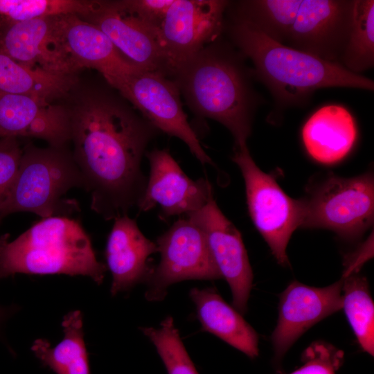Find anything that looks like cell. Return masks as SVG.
I'll return each instance as SVG.
<instances>
[{"label":"cell","mask_w":374,"mask_h":374,"mask_svg":"<svg viewBox=\"0 0 374 374\" xmlns=\"http://www.w3.org/2000/svg\"><path fill=\"white\" fill-rule=\"evenodd\" d=\"M129 6L157 29L174 0H126Z\"/></svg>","instance_id":"cell-31"},{"label":"cell","mask_w":374,"mask_h":374,"mask_svg":"<svg viewBox=\"0 0 374 374\" xmlns=\"http://www.w3.org/2000/svg\"><path fill=\"white\" fill-rule=\"evenodd\" d=\"M83 19L98 27L128 60L145 71L170 77L157 29L123 1H94Z\"/></svg>","instance_id":"cell-11"},{"label":"cell","mask_w":374,"mask_h":374,"mask_svg":"<svg viewBox=\"0 0 374 374\" xmlns=\"http://www.w3.org/2000/svg\"><path fill=\"white\" fill-rule=\"evenodd\" d=\"M75 83V75L33 69L0 52V93L51 100L67 95Z\"/></svg>","instance_id":"cell-23"},{"label":"cell","mask_w":374,"mask_h":374,"mask_svg":"<svg viewBox=\"0 0 374 374\" xmlns=\"http://www.w3.org/2000/svg\"><path fill=\"white\" fill-rule=\"evenodd\" d=\"M57 24L64 47L78 70L96 69L114 87L141 69L122 55L98 27L80 16L57 17Z\"/></svg>","instance_id":"cell-18"},{"label":"cell","mask_w":374,"mask_h":374,"mask_svg":"<svg viewBox=\"0 0 374 374\" xmlns=\"http://www.w3.org/2000/svg\"><path fill=\"white\" fill-rule=\"evenodd\" d=\"M6 23L0 52L33 69L71 75L78 71L63 44L57 17Z\"/></svg>","instance_id":"cell-15"},{"label":"cell","mask_w":374,"mask_h":374,"mask_svg":"<svg viewBox=\"0 0 374 374\" xmlns=\"http://www.w3.org/2000/svg\"><path fill=\"white\" fill-rule=\"evenodd\" d=\"M106 269L88 234L69 216L42 218L12 241L0 236V280L16 274L81 275L100 285Z\"/></svg>","instance_id":"cell-4"},{"label":"cell","mask_w":374,"mask_h":374,"mask_svg":"<svg viewBox=\"0 0 374 374\" xmlns=\"http://www.w3.org/2000/svg\"><path fill=\"white\" fill-rule=\"evenodd\" d=\"M229 2L174 0L157 26L159 41L170 66V77L176 65L220 36Z\"/></svg>","instance_id":"cell-10"},{"label":"cell","mask_w":374,"mask_h":374,"mask_svg":"<svg viewBox=\"0 0 374 374\" xmlns=\"http://www.w3.org/2000/svg\"><path fill=\"white\" fill-rule=\"evenodd\" d=\"M113 88L158 130L184 142L202 164H212L188 121L180 91L171 78L157 71L139 69L121 79Z\"/></svg>","instance_id":"cell-9"},{"label":"cell","mask_w":374,"mask_h":374,"mask_svg":"<svg viewBox=\"0 0 374 374\" xmlns=\"http://www.w3.org/2000/svg\"><path fill=\"white\" fill-rule=\"evenodd\" d=\"M21 154L17 138H0V205L16 177Z\"/></svg>","instance_id":"cell-30"},{"label":"cell","mask_w":374,"mask_h":374,"mask_svg":"<svg viewBox=\"0 0 374 374\" xmlns=\"http://www.w3.org/2000/svg\"><path fill=\"white\" fill-rule=\"evenodd\" d=\"M62 326L64 337L60 343L52 347L47 339H37L32 351L43 366L55 374H91L82 312L74 310L66 314Z\"/></svg>","instance_id":"cell-22"},{"label":"cell","mask_w":374,"mask_h":374,"mask_svg":"<svg viewBox=\"0 0 374 374\" xmlns=\"http://www.w3.org/2000/svg\"><path fill=\"white\" fill-rule=\"evenodd\" d=\"M84 181L72 151L65 147L22 148L18 171L0 205V220L17 212L42 218L69 216L78 211L74 199L63 197L72 188H84Z\"/></svg>","instance_id":"cell-5"},{"label":"cell","mask_w":374,"mask_h":374,"mask_svg":"<svg viewBox=\"0 0 374 374\" xmlns=\"http://www.w3.org/2000/svg\"><path fill=\"white\" fill-rule=\"evenodd\" d=\"M219 37L176 65L170 78L196 114L230 131L236 147L247 144L260 100L242 55Z\"/></svg>","instance_id":"cell-3"},{"label":"cell","mask_w":374,"mask_h":374,"mask_svg":"<svg viewBox=\"0 0 374 374\" xmlns=\"http://www.w3.org/2000/svg\"><path fill=\"white\" fill-rule=\"evenodd\" d=\"M141 330L156 347L168 374H199L171 317H166L159 328Z\"/></svg>","instance_id":"cell-28"},{"label":"cell","mask_w":374,"mask_h":374,"mask_svg":"<svg viewBox=\"0 0 374 374\" xmlns=\"http://www.w3.org/2000/svg\"><path fill=\"white\" fill-rule=\"evenodd\" d=\"M342 308L362 349L373 356L374 305L366 279L355 272L342 278Z\"/></svg>","instance_id":"cell-26"},{"label":"cell","mask_w":374,"mask_h":374,"mask_svg":"<svg viewBox=\"0 0 374 374\" xmlns=\"http://www.w3.org/2000/svg\"><path fill=\"white\" fill-rule=\"evenodd\" d=\"M114 220L105 249L107 265L112 276V296L146 280L150 273L148 258L157 252L156 243L143 234L134 220L124 215Z\"/></svg>","instance_id":"cell-19"},{"label":"cell","mask_w":374,"mask_h":374,"mask_svg":"<svg viewBox=\"0 0 374 374\" xmlns=\"http://www.w3.org/2000/svg\"><path fill=\"white\" fill-rule=\"evenodd\" d=\"M68 109L72 154L91 208L106 220L127 215L145 190L141 161L158 130L106 89L79 96Z\"/></svg>","instance_id":"cell-1"},{"label":"cell","mask_w":374,"mask_h":374,"mask_svg":"<svg viewBox=\"0 0 374 374\" xmlns=\"http://www.w3.org/2000/svg\"><path fill=\"white\" fill-rule=\"evenodd\" d=\"M301 3V0L240 1L232 8L229 4L226 10L248 21L270 39L283 44Z\"/></svg>","instance_id":"cell-24"},{"label":"cell","mask_w":374,"mask_h":374,"mask_svg":"<svg viewBox=\"0 0 374 374\" xmlns=\"http://www.w3.org/2000/svg\"><path fill=\"white\" fill-rule=\"evenodd\" d=\"M357 128L349 111L338 105L317 109L302 129V139L310 156L324 164L337 163L352 149Z\"/></svg>","instance_id":"cell-20"},{"label":"cell","mask_w":374,"mask_h":374,"mask_svg":"<svg viewBox=\"0 0 374 374\" xmlns=\"http://www.w3.org/2000/svg\"><path fill=\"white\" fill-rule=\"evenodd\" d=\"M93 5L94 1L82 0H0V16L9 22L68 15L83 18Z\"/></svg>","instance_id":"cell-27"},{"label":"cell","mask_w":374,"mask_h":374,"mask_svg":"<svg viewBox=\"0 0 374 374\" xmlns=\"http://www.w3.org/2000/svg\"><path fill=\"white\" fill-rule=\"evenodd\" d=\"M155 243L161 260L146 279L148 300L163 299L167 288L179 281L222 277L205 233L188 217L174 222Z\"/></svg>","instance_id":"cell-8"},{"label":"cell","mask_w":374,"mask_h":374,"mask_svg":"<svg viewBox=\"0 0 374 374\" xmlns=\"http://www.w3.org/2000/svg\"><path fill=\"white\" fill-rule=\"evenodd\" d=\"M150 167L145 190L136 206L145 212L157 205L161 215L189 214L203 207L213 196L205 179L193 180L166 149H154L146 154Z\"/></svg>","instance_id":"cell-14"},{"label":"cell","mask_w":374,"mask_h":374,"mask_svg":"<svg viewBox=\"0 0 374 374\" xmlns=\"http://www.w3.org/2000/svg\"><path fill=\"white\" fill-rule=\"evenodd\" d=\"M344 356L341 350L330 344L315 342L303 353L302 366L289 374H336Z\"/></svg>","instance_id":"cell-29"},{"label":"cell","mask_w":374,"mask_h":374,"mask_svg":"<svg viewBox=\"0 0 374 374\" xmlns=\"http://www.w3.org/2000/svg\"><path fill=\"white\" fill-rule=\"evenodd\" d=\"M202 328L249 357L258 355V337L253 328L214 289L193 288L189 293Z\"/></svg>","instance_id":"cell-21"},{"label":"cell","mask_w":374,"mask_h":374,"mask_svg":"<svg viewBox=\"0 0 374 374\" xmlns=\"http://www.w3.org/2000/svg\"><path fill=\"white\" fill-rule=\"evenodd\" d=\"M355 1H301L284 45L337 62L349 33Z\"/></svg>","instance_id":"cell-12"},{"label":"cell","mask_w":374,"mask_h":374,"mask_svg":"<svg viewBox=\"0 0 374 374\" xmlns=\"http://www.w3.org/2000/svg\"><path fill=\"white\" fill-rule=\"evenodd\" d=\"M303 201L301 226L328 229L344 238H356L373 222V175L329 176Z\"/></svg>","instance_id":"cell-7"},{"label":"cell","mask_w":374,"mask_h":374,"mask_svg":"<svg viewBox=\"0 0 374 374\" xmlns=\"http://www.w3.org/2000/svg\"><path fill=\"white\" fill-rule=\"evenodd\" d=\"M33 137L48 145L70 143L68 107L31 96L0 93V138Z\"/></svg>","instance_id":"cell-17"},{"label":"cell","mask_w":374,"mask_h":374,"mask_svg":"<svg viewBox=\"0 0 374 374\" xmlns=\"http://www.w3.org/2000/svg\"><path fill=\"white\" fill-rule=\"evenodd\" d=\"M186 216L205 233L220 274L230 286L233 306L244 313L253 273L240 232L219 208L213 196L203 207Z\"/></svg>","instance_id":"cell-13"},{"label":"cell","mask_w":374,"mask_h":374,"mask_svg":"<svg viewBox=\"0 0 374 374\" xmlns=\"http://www.w3.org/2000/svg\"><path fill=\"white\" fill-rule=\"evenodd\" d=\"M338 63L359 74L374 65V1L355 0L352 22Z\"/></svg>","instance_id":"cell-25"},{"label":"cell","mask_w":374,"mask_h":374,"mask_svg":"<svg viewBox=\"0 0 374 374\" xmlns=\"http://www.w3.org/2000/svg\"><path fill=\"white\" fill-rule=\"evenodd\" d=\"M229 14L224 28L242 56L252 61L253 74L268 88L278 108L304 105L322 88L373 90L371 79L352 73L337 62L278 43L248 21Z\"/></svg>","instance_id":"cell-2"},{"label":"cell","mask_w":374,"mask_h":374,"mask_svg":"<svg viewBox=\"0 0 374 374\" xmlns=\"http://www.w3.org/2000/svg\"><path fill=\"white\" fill-rule=\"evenodd\" d=\"M342 279L325 287L294 281L281 294L278 323L271 335L275 360L308 328L342 308Z\"/></svg>","instance_id":"cell-16"},{"label":"cell","mask_w":374,"mask_h":374,"mask_svg":"<svg viewBox=\"0 0 374 374\" xmlns=\"http://www.w3.org/2000/svg\"><path fill=\"white\" fill-rule=\"evenodd\" d=\"M16 309L13 307H3L0 305V335L3 323L13 314Z\"/></svg>","instance_id":"cell-32"},{"label":"cell","mask_w":374,"mask_h":374,"mask_svg":"<svg viewBox=\"0 0 374 374\" xmlns=\"http://www.w3.org/2000/svg\"><path fill=\"white\" fill-rule=\"evenodd\" d=\"M232 160L244 178L248 209L256 229L278 262L287 265V244L303 221V199L289 197L270 175L262 171L253 160L247 144L235 147Z\"/></svg>","instance_id":"cell-6"}]
</instances>
